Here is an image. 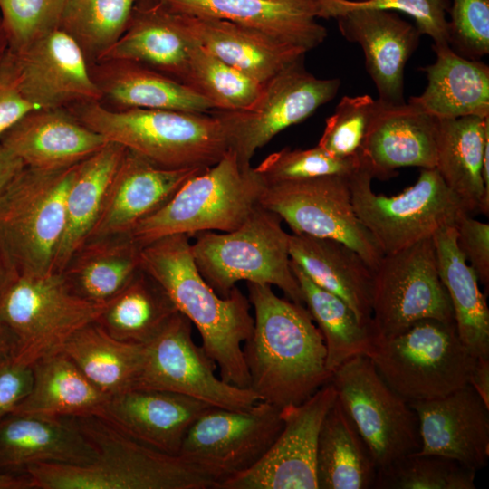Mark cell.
I'll list each match as a JSON object with an SVG mask.
<instances>
[{"label":"cell","mask_w":489,"mask_h":489,"mask_svg":"<svg viewBox=\"0 0 489 489\" xmlns=\"http://www.w3.org/2000/svg\"><path fill=\"white\" fill-rule=\"evenodd\" d=\"M246 285L254 311L243 345L249 388L279 408L301 404L330 381L323 337L302 304L277 296L270 284Z\"/></svg>","instance_id":"cell-1"},{"label":"cell","mask_w":489,"mask_h":489,"mask_svg":"<svg viewBox=\"0 0 489 489\" xmlns=\"http://www.w3.org/2000/svg\"><path fill=\"white\" fill-rule=\"evenodd\" d=\"M140 268L197 327L201 347L219 369V377L228 384L249 388L243 351L254 327L248 298L236 286L228 296H219L200 274L189 236L184 234L167 235L143 246Z\"/></svg>","instance_id":"cell-2"},{"label":"cell","mask_w":489,"mask_h":489,"mask_svg":"<svg viewBox=\"0 0 489 489\" xmlns=\"http://www.w3.org/2000/svg\"><path fill=\"white\" fill-rule=\"evenodd\" d=\"M95 450L84 465L39 463L25 468L34 489H216L217 483L178 455L128 436L98 416L72 417Z\"/></svg>","instance_id":"cell-3"},{"label":"cell","mask_w":489,"mask_h":489,"mask_svg":"<svg viewBox=\"0 0 489 489\" xmlns=\"http://www.w3.org/2000/svg\"><path fill=\"white\" fill-rule=\"evenodd\" d=\"M80 104L73 115L84 125L160 168H206L229 150L222 123L212 111L112 110L99 101Z\"/></svg>","instance_id":"cell-4"},{"label":"cell","mask_w":489,"mask_h":489,"mask_svg":"<svg viewBox=\"0 0 489 489\" xmlns=\"http://www.w3.org/2000/svg\"><path fill=\"white\" fill-rule=\"evenodd\" d=\"M282 218L260 205L235 230L204 231L191 244L195 264L206 282L226 297L240 281L275 285L286 297L303 304L290 266L289 237Z\"/></svg>","instance_id":"cell-5"},{"label":"cell","mask_w":489,"mask_h":489,"mask_svg":"<svg viewBox=\"0 0 489 489\" xmlns=\"http://www.w3.org/2000/svg\"><path fill=\"white\" fill-rule=\"evenodd\" d=\"M77 164L57 169L24 166L1 195L0 247L16 273L55 272L65 196Z\"/></svg>","instance_id":"cell-6"},{"label":"cell","mask_w":489,"mask_h":489,"mask_svg":"<svg viewBox=\"0 0 489 489\" xmlns=\"http://www.w3.org/2000/svg\"><path fill=\"white\" fill-rule=\"evenodd\" d=\"M264 187L254 168H242L228 150L216 165L187 180L130 235L143 247L170 235L231 232L259 206Z\"/></svg>","instance_id":"cell-7"},{"label":"cell","mask_w":489,"mask_h":489,"mask_svg":"<svg viewBox=\"0 0 489 489\" xmlns=\"http://www.w3.org/2000/svg\"><path fill=\"white\" fill-rule=\"evenodd\" d=\"M369 357L387 384L408 402L438 398L465 387L476 360L455 322L436 319L376 339Z\"/></svg>","instance_id":"cell-8"},{"label":"cell","mask_w":489,"mask_h":489,"mask_svg":"<svg viewBox=\"0 0 489 489\" xmlns=\"http://www.w3.org/2000/svg\"><path fill=\"white\" fill-rule=\"evenodd\" d=\"M105 307L74 293L62 273H15L0 295V321L14 340V360L33 366L62 351L69 338L97 321Z\"/></svg>","instance_id":"cell-9"},{"label":"cell","mask_w":489,"mask_h":489,"mask_svg":"<svg viewBox=\"0 0 489 489\" xmlns=\"http://www.w3.org/2000/svg\"><path fill=\"white\" fill-rule=\"evenodd\" d=\"M360 168L350 177L354 210L384 254L431 238L468 214L436 168H421L417 182L396 196L377 195Z\"/></svg>","instance_id":"cell-10"},{"label":"cell","mask_w":489,"mask_h":489,"mask_svg":"<svg viewBox=\"0 0 489 489\" xmlns=\"http://www.w3.org/2000/svg\"><path fill=\"white\" fill-rule=\"evenodd\" d=\"M330 382L378 468L419 451L416 412L381 378L369 356H357L342 363L331 373Z\"/></svg>","instance_id":"cell-11"},{"label":"cell","mask_w":489,"mask_h":489,"mask_svg":"<svg viewBox=\"0 0 489 489\" xmlns=\"http://www.w3.org/2000/svg\"><path fill=\"white\" fill-rule=\"evenodd\" d=\"M371 309L376 339L395 336L424 319L455 322L432 237L383 254L373 270Z\"/></svg>","instance_id":"cell-12"},{"label":"cell","mask_w":489,"mask_h":489,"mask_svg":"<svg viewBox=\"0 0 489 489\" xmlns=\"http://www.w3.org/2000/svg\"><path fill=\"white\" fill-rule=\"evenodd\" d=\"M303 61L304 57L295 61L265 82L249 108L212 110L242 168H250L255 151L279 132L303 121L336 96L340 79H319L306 70Z\"/></svg>","instance_id":"cell-13"},{"label":"cell","mask_w":489,"mask_h":489,"mask_svg":"<svg viewBox=\"0 0 489 489\" xmlns=\"http://www.w3.org/2000/svg\"><path fill=\"white\" fill-rule=\"evenodd\" d=\"M283 425L281 408L263 400L244 409L210 406L188 428L178 456L211 476L218 487L254 466Z\"/></svg>","instance_id":"cell-14"},{"label":"cell","mask_w":489,"mask_h":489,"mask_svg":"<svg viewBox=\"0 0 489 489\" xmlns=\"http://www.w3.org/2000/svg\"><path fill=\"white\" fill-rule=\"evenodd\" d=\"M259 205L277 214L295 234L345 244L372 270L384 254L354 210L350 177L323 176L266 185Z\"/></svg>","instance_id":"cell-15"},{"label":"cell","mask_w":489,"mask_h":489,"mask_svg":"<svg viewBox=\"0 0 489 489\" xmlns=\"http://www.w3.org/2000/svg\"><path fill=\"white\" fill-rule=\"evenodd\" d=\"M216 363L192 338V322L177 312L162 331L143 345L136 388L179 393L209 406L244 409L259 400L250 388H239L215 374Z\"/></svg>","instance_id":"cell-16"},{"label":"cell","mask_w":489,"mask_h":489,"mask_svg":"<svg viewBox=\"0 0 489 489\" xmlns=\"http://www.w3.org/2000/svg\"><path fill=\"white\" fill-rule=\"evenodd\" d=\"M336 400L329 381L298 405L281 408L283 425L264 456L217 489H318L316 452L321 423Z\"/></svg>","instance_id":"cell-17"},{"label":"cell","mask_w":489,"mask_h":489,"mask_svg":"<svg viewBox=\"0 0 489 489\" xmlns=\"http://www.w3.org/2000/svg\"><path fill=\"white\" fill-rule=\"evenodd\" d=\"M317 2L318 18L335 19L342 36L361 47L378 99L388 104L406 102L404 71L419 44L422 34L417 27L392 11L343 7L329 0Z\"/></svg>","instance_id":"cell-18"},{"label":"cell","mask_w":489,"mask_h":489,"mask_svg":"<svg viewBox=\"0 0 489 489\" xmlns=\"http://www.w3.org/2000/svg\"><path fill=\"white\" fill-rule=\"evenodd\" d=\"M9 53L21 92L39 109H62L67 104L99 101L102 98L83 51L62 28L18 52Z\"/></svg>","instance_id":"cell-19"},{"label":"cell","mask_w":489,"mask_h":489,"mask_svg":"<svg viewBox=\"0 0 489 489\" xmlns=\"http://www.w3.org/2000/svg\"><path fill=\"white\" fill-rule=\"evenodd\" d=\"M418 419V453L453 459L475 470L489 457V408L469 385L444 397L408 402Z\"/></svg>","instance_id":"cell-20"},{"label":"cell","mask_w":489,"mask_h":489,"mask_svg":"<svg viewBox=\"0 0 489 489\" xmlns=\"http://www.w3.org/2000/svg\"><path fill=\"white\" fill-rule=\"evenodd\" d=\"M207 168H164L126 149L88 238L130 234L142 220L162 207L187 180Z\"/></svg>","instance_id":"cell-21"},{"label":"cell","mask_w":489,"mask_h":489,"mask_svg":"<svg viewBox=\"0 0 489 489\" xmlns=\"http://www.w3.org/2000/svg\"><path fill=\"white\" fill-rule=\"evenodd\" d=\"M377 101L360 158L361 168L381 180L404 167L435 168L436 119L409 102Z\"/></svg>","instance_id":"cell-22"},{"label":"cell","mask_w":489,"mask_h":489,"mask_svg":"<svg viewBox=\"0 0 489 489\" xmlns=\"http://www.w3.org/2000/svg\"><path fill=\"white\" fill-rule=\"evenodd\" d=\"M155 1L171 13L227 20L306 52L327 37L326 28L316 21L317 0Z\"/></svg>","instance_id":"cell-23"},{"label":"cell","mask_w":489,"mask_h":489,"mask_svg":"<svg viewBox=\"0 0 489 489\" xmlns=\"http://www.w3.org/2000/svg\"><path fill=\"white\" fill-rule=\"evenodd\" d=\"M208 407L179 393L136 388L110 396L101 417L145 446L178 455L188 428Z\"/></svg>","instance_id":"cell-24"},{"label":"cell","mask_w":489,"mask_h":489,"mask_svg":"<svg viewBox=\"0 0 489 489\" xmlns=\"http://www.w3.org/2000/svg\"><path fill=\"white\" fill-rule=\"evenodd\" d=\"M25 167L57 169L89 158L109 141L62 109H37L0 139Z\"/></svg>","instance_id":"cell-25"},{"label":"cell","mask_w":489,"mask_h":489,"mask_svg":"<svg viewBox=\"0 0 489 489\" xmlns=\"http://www.w3.org/2000/svg\"><path fill=\"white\" fill-rule=\"evenodd\" d=\"M170 14L187 39L261 83L307 53L227 20Z\"/></svg>","instance_id":"cell-26"},{"label":"cell","mask_w":489,"mask_h":489,"mask_svg":"<svg viewBox=\"0 0 489 489\" xmlns=\"http://www.w3.org/2000/svg\"><path fill=\"white\" fill-rule=\"evenodd\" d=\"M95 450L72 417L13 415L0 420V472L24 473L39 463L84 465Z\"/></svg>","instance_id":"cell-27"},{"label":"cell","mask_w":489,"mask_h":489,"mask_svg":"<svg viewBox=\"0 0 489 489\" xmlns=\"http://www.w3.org/2000/svg\"><path fill=\"white\" fill-rule=\"evenodd\" d=\"M289 255L314 283L342 299L362 324L372 326L373 270L357 252L337 240L292 233Z\"/></svg>","instance_id":"cell-28"},{"label":"cell","mask_w":489,"mask_h":489,"mask_svg":"<svg viewBox=\"0 0 489 489\" xmlns=\"http://www.w3.org/2000/svg\"><path fill=\"white\" fill-rule=\"evenodd\" d=\"M436 61L424 68L427 84L408 101L435 119L489 116V67L457 54L448 43L433 44Z\"/></svg>","instance_id":"cell-29"},{"label":"cell","mask_w":489,"mask_h":489,"mask_svg":"<svg viewBox=\"0 0 489 489\" xmlns=\"http://www.w3.org/2000/svg\"><path fill=\"white\" fill-rule=\"evenodd\" d=\"M489 142V116L436 119V169L465 210L489 214L483 177V155Z\"/></svg>","instance_id":"cell-30"},{"label":"cell","mask_w":489,"mask_h":489,"mask_svg":"<svg viewBox=\"0 0 489 489\" xmlns=\"http://www.w3.org/2000/svg\"><path fill=\"white\" fill-rule=\"evenodd\" d=\"M141 248L130 234L91 237L59 273L78 296L105 305L140 269Z\"/></svg>","instance_id":"cell-31"},{"label":"cell","mask_w":489,"mask_h":489,"mask_svg":"<svg viewBox=\"0 0 489 489\" xmlns=\"http://www.w3.org/2000/svg\"><path fill=\"white\" fill-rule=\"evenodd\" d=\"M91 74L102 92L122 109L169 110L207 113L214 105L187 85L145 64L101 61Z\"/></svg>","instance_id":"cell-32"},{"label":"cell","mask_w":489,"mask_h":489,"mask_svg":"<svg viewBox=\"0 0 489 489\" xmlns=\"http://www.w3.org/2000/svg\"><path fill=\"white\" fill-rule=\"evenodd\" d=\"M189 44L170 12L155 1L149 6L133 7L124 33L98 61L137 62L184 83Z\"/></svg>","instance_id":"cell-33"},{"label":"cell","mask_w":489,"mask_h":489,"mask_svg":"<svg viewBox=\"0 0 489 489\" xmlns=\"http://www.w3.org/2000/svg\"><path fill=\"white\" fill-rule=\"evenodd\" d=\"M440 279L450 298L458 336L475 357H489V309L475 270L458 248L454 225L432 236Z\"/></svg>","instance_id":"cell-34"},{"label":"cell","mask_w":489,"mask_h":489,"mask_svg":"<svg viewBox=\"0 0 489 489\" xmlns=\"http://www.w3.org/2000/svg\"><path fill=\"white\" fill-rule=\"evenodd\" d=\"M34 383L29 395L13 415L50 418L102 415L110 398L98 389L62 351L33 365Z\"/></svg>","instance_id":"cell-35"},{"label":"cell","mask_w":489,"mask_h":489,"mask_svg":"<svg viewBox=\"0 0 489 489\" xmlns=\"http://www.w3.org/2000/svg\"><path fill=\"white\" fill-rule=\"evenodd\" d=\"M125 149L118 143L108 142L77 164L65 196V229L55 259V272H61L88 239Z\"/></svg>","instance_id":"cell-36"},{"label":"cell","mask_w":489,"mask_h":489,"mask_svg":"<svg viewBox=\"0 0 489 489\" xmlns=\"http://www.w3.org/2000/svg\"><path fill=\"white\" fill-rule=\"evenodd\" d=\"M377 473L369 447L336 398L323 418L318 437V489L373 488Z\"/></svg>","instance_id":"cell-37"},{"label":"cell","mask_w":489,"mask_h":489,"mask_svg":"<svg viewBox=\"0 0 489 489\" xmlns=\"http://www.w3.org/2000/svg\"><path fill=\"white\" fill-rule=\"evenodd\" d=\"M62 352L98 389L110 397L135 387L143 345L117 340L95 321L76 331Z\"/></svg>","instance_id":"cell-38"},{"label":"cell","mask_w":489,"mask_h":489,"mask_svg":"<svg viewBox=\"0 0 489 489\" xmlns=\"http://www.w3.org/2000/svg\"><path fill=\"white\" fill-rule=\"evenodd\" d=\"M290 266L303 303L323 337L329 372L351 358L369 356L376 341L373 327L362 324L342 299L314 283L291 259Z\"/></svg>","instance_id":"cell-39"},{"label":"cell","mask_w":489,"mask_h":489,"mask_svg":"<svg viewBox=\"0 0 489 489\" xmlns=\"http://www.w3.org/2000/svg\"><path fill=\"white\" fill-rule=\"evenodd\" d=\"M177 312L163 287L140 268L106 304L97 321L117 340L145 345Z\"/></svg>","instance_id":"cell-40"},{"label":"cell","mask_w":489,"mask_h":489,"mask_svg":"<svg viewBox=\"0 0 489 489\" xmlns=\"http://www.w3.org/2000/svg\"><path fill=\"white\" fill-rule=\"evenodd\" d=\"M184 83L209 101L217 110L249 108L258 98L264 84L192 41Z\"/></svg>","instance_id":"cell-41"},{"label":"cell","mask_w":489,"mask_h":489,"mask_svg":"<svg viewBox=\"0 0 489 489\" xmlns=\"http://www.w3.org/2000/svg\"><path fill=\"white\" fill-rule=\"evenodd\" d=\"M136 0H67L60 28L97 60L124 33Z\"/></svg>","instance_id":"cell-42"},{"label":"cell","mask_w":489,"mask_h":489,"mask_svg":"<svg viewBox=\"0 0 489 489\" xmlns=\"http://www.w3.org/2000/svg\"><path fill=\"white\" fill-rule=\"evenodd\" d=\"M476 472L437 455L411 453L378 468L375 489H475Z\"/></svg>","instance_id":"cell-43"},{"label":"cell","mask_w":489,"mask_h":489,"mask_svg":"<svg viewBox=\"0 0 489 489\" xmlns=\"http://www.w3.org/2000/svg\"><path fill=\"white\" fill-rule=\"evenodd\" d=\"M360 168L359 158H338L317 145L307 149L284 148L254 168L266 186L323 176L350 177Z\"/></svg>","instance_id":"cell-44"},{"label":"cell","mask_w":489,"mask_h":489,"mask_svg":"<svg viewBox=\"0 0 489 489\" xmlns=\"http://www.w3.org/2000/svg\"><path fill=\"white\" fill-rule=\"evenodd\" d=\"M377 103L369 95L343 96L326 119L318 146L338 158L360 159Z\"/></svg>","instance_id":"cell-45"},{"label":"cell","mask_w":489,"mask_h":489,"mask_svg":"<svg viewBox=\"0 0 489 489\" xmlns=\"http://www.w3.org/2000/svg\"><path fill=\"white\" fill-rule=\"evenodd\" d=\"M67 0H0L8 50L15 53L60 28Z\"/></svg>","instance_id":"cell-46"},{"label":"cell","mask_w":489,"mask_h":489,"mask_svg":"<svg viewBox=\"0 0 489 489\" xmlns=\"http://www.w3.org/2000/svg\"><path fill=\"white\" fill-rule=\"evenodd\" d=\"M447 13L449 46L470 60L489 54V0H452Z\"/></svg>","instance_id":"cell-47"},{"label":"cell","mask_w":489,"mask_h":489,"mask_svg":"<svg viewBox=\"0 0 489 489\" xmlns=\"http://www.w3.org/2000/svg\"><path fill=\"white\" fill-rule=\"evenodd\" d=\"M343 7H364L399 11L415 21L421 34L428 35L435 44L448 43L446 13L449 0H329Z\"/></svg>","instance_id":"cell-48"},{"label":"cell","mask_w":489,"mask_h":489,"mask_svg":"<svg viewBox=\"0 0 489 489\" xmlns=\"http://www.w3.org/2000/svg\"><path fill=\"white\" fill-rule=\"evenodd\" d=\"M459 250L478 281L489 286V224L473 218L469 214L462 216L455 225Z\"/></svg>","instance_id":"cell-49"},{"label":"cell","mask_w":489,"mask_h":489,"mask_svg":"<svg viewBox=\"0 0 489 489\" xmlns=\"http://www.w3.org/2000/svg\"><path fill=\"white\" fill-rule=\"evenodd\" d=\"M37 109L21 92L13 57L7 50L0 63V139L23 117Z\"/></svg>","instance_id":"cell-50"},{"label":"cell","mask_w":489,"mask_h":489,"mask_svg":"<svg viewBox=\"0 0 489 489\" xmlns=\"http://www.w3.org/2000/svg\"><path fill=\"white\" fill-rule=\"evenodd\" d=\"M33 383V366L14 359L0 362V420L29 395Z\"/></svg>","instance_id":"cell-51"},{"label":"cell","mask_w":489,"mask_h":489,"mask_svg":"<svg viewBox=\"0 0 489 489\" xmlns=\"http://www.w3.org/2000/svg\"><path fill=\"white\" fill-rule=\"evenodd\" d=\"M468 384L489 408V357L476 358Z\"/></svg>","instance_id":"cell-52"},{"label":"cell","mask_w":489,"mask_h":489,"mask_svg":"<svg viewBox=\"0 0 489 489\" xmlns=\"http://www.w3.org/2000/svg\"><path fill=\"white\" fill-rule=\"evenodd\" d=\"M24 167L22 160L0 142V197Z\"/></svg>","instance_id":"cell-53"},{"label":"cell","mask_w":489,"mask_h":489,"mask_svg":"<svg viewBox=\"0 0 489 489\" xmlns=\"http://www.w3.org/2000/svg\"><path fill=\"white\" fill-rule=\"evenodd\" d=\"M0 489H34V487L27 474L0 472Z\"/></svg>","instance_id":"cell-54"},{"label":"cell","mask_w":489,"mask_h":489,"mask_svg":"<svg viewBox=\"0 0 489 489\" xmlns=\"http://www.w3.org/2000/svg\"><path fill=\"white\" fill-rule=\"evenodd\" d=\"M14 340L6 327L0 321V362L14 359Z\"/></svg>","instance_id":"cell-55"},{"label":"cell","mask_w":489,"mask_h":489,"mask_svg":"<svg viewBox=\"0 0 489 489\" xmlns=\"http://www.w3.org/2000/svg\"><path fill=\"white\" fill-rule=\"evenodd\" d=\"M15 273L0 247V295Z\"/></svg>","instance_id":"cell-56"},{"label":"cell","mask_w":489,"mask_h":489,"mask_svg":"<svg viewBox=\"0 0 489 489\" xmlns=\"http://www.w3.org/2000/svg\"><path fill=\"white\" fill-rule=\"evenodd\" d=\"M7 50L8 43L0 18V63L3 61Z\"/></svg>","instance_id":"cell-57"}]
</instances>
